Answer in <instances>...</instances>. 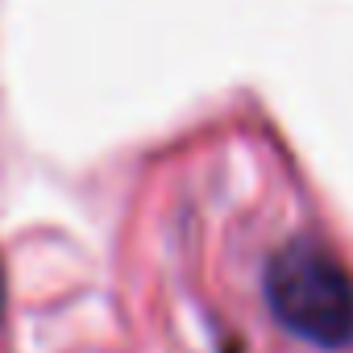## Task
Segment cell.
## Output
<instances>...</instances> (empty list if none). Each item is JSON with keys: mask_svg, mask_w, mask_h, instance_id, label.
I'll list each match as a JSON object with an SVG mask.
<instances>
[{"mask_svg": "<svg viewBox=\"0 0 353 353\" xmlns=\"http://www.w3.org/2000/svg\"><path fill=\"white\" fill-rule=\"evenodd\" d=\"M262 287L274 320L291 336L316 349H341L353 341V279L324 245L307 237L287 241L266 262Z\"/></svg>", "mask_w": 353, "mask_h": 353, "instance_id": "1", "label": "cell"}, {"mask_svg": "<svg viewBox=\"0 0 353 353\" xmlns=\"http://www.w3.org/2000/svg\"><path fill=\"white\" fill-rule=\"evenodd\" d=\"M0 312H5V270H0Z\"/></svg>", "mask_w": 353, "mask_h": 353, "instance_id": "2", "label": "cell"}]
</instances>
